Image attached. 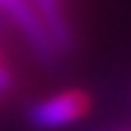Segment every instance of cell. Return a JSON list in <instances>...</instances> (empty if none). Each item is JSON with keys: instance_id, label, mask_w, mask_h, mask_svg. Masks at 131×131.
I'll return each instance as SVG.
<instances>
[{"instance_id": "1", "label": "cell", "mask_w": 131, "mask_h": 131, "mask_svg": "<svg viewBox=\"0 0 131 131\" xmlns=\"http://www.w3.org/2000/svg\"><path fill=\"white\" fill-rule=\"evenodd\" d=\"M91 111V97L84 91H63L32 106L29 120L39 129H59L81 120Z\"/></svg>"}, {"instance_id": "2", "label": "cell", "mask_w": 131, "mask_h": 131, "mask_svg": "<svg viewBox=\"0 0 131 131\" xmlns=\"http://www.w3.org/2000/svg\"><path fill=\"white\" fill-rule=\"evenodd\" d=\"M34 12L39 16L43 29L48 32L50 41L66 48L70 43V29L66 23L61 0H34Z\"/></svg>"}, {"instance_id": "3", "label": "cell", "mask_w": 131, "mask_h": 131, "mask_svg": "<svg viewBox=\"0 0 131 131\" xmlns=\"http://www.w3.org/2000/svg\"><path fill=\"white\" fill-rule=\"evenodd\" d=\"M9 86H12V75H9L7 66L2 61V57H0V93H5Z\"/></svg>"}]
</instances>
